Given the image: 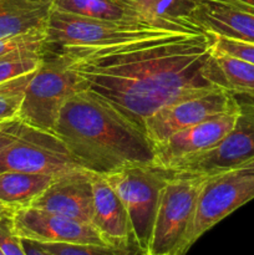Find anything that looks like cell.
Segmentation results:
<instances>
[{
	"label": "cell",
	"mask_w": 254,
	"mask_h": 255,
	"mask_svg": "<svg viewBox=\"0 0 254 255\" xmlns=\"http://www.w3.org/2000/svg\"><path fill=\"white\" fill-rule=\"evenodd\" d=\"M207 177L204 174L173 171L161 192L147 253L151 255L174 253L177 255L192 226L197 201Z\"/></svg>",
	"instance_id": "obj_6"
},
{
	"label": "cell",
	"mask_w": 254,
	"mask_h": 255,
	"mask_svg": "<svg viewBox=\"0 0 254 255\" xmlns=\"http://www.w3.org/2000/svg\"><path fill=\"white\" fill-rule=\"evenodd\" d=\"M32 74L24 75L0 84V124L17 119L24 100L25 89Z\"/></svg>",
	"instance_id": "obj_23"
},
{
	"label": "cell",
	"mask_w": 254,
	"mask_h": 255,
	"mask_svg": "<svg viewBox=\"0 0 254 255\" xmlns=\"http://www.w3.org/2000/svg\"><path fill=\"white\" fill-rule=\"evenodd\" d=\"M22 246H24L25 252H26L27 255H52L50 254L49 252L45 251L39 243L32 241H27V239H22Z\"/></svg>",
	"instance_id": "obj_28"
},
{
	"label": "cell",
	"mask_w": 254,
	"mask_h": 255,
	"mask_svg": "<svg viewBox=\"0 0 254 255\" xmlns=\"http://www.w3.org/2000/svg\"><path fill=\"white\" fill-rule=\"evenodd\" d=\"M241 104L222 114L214 115L199 124L176 132L158 144H154V163L168 168L176 162L213 148L236 125Z\"/></svg>",
	"instance_id": "obj_12"
},
{
	"label": "cell",
	"mask_w": 254,
	"mask_h": 255,
	"mask_svg": "<svg viewBox=\"0 0 254 255\" xmlns=\"http://www.w3.org/2000/svg\"><path fill=\"white\" fill-rule=\"evenodd\" d=\"M204 76L213 86L234 96L246 95L254 99V64L223 52L212 51L204 65Z\"/></svg>",
	"instance_id": "obj_17"
},
{
	"label": "cell",
	"mask_w": 254,
	"mask_h": 255,
	"mask_svg": "<svg viewBox=\"0 0 254 255\" xmlns=\"http://www.w3.org/2000/svg\"><path fill=\"white\" fill-rule=\"evenodd\" d=\"M56 134L82 168L109 174L133 163H154L143 129L90 90L75 92L62 106Z\"/></svg>",
	"instance_id": "obj_2"
},
{
	"label": "cell",
	"mask_w": 254,
	"mask_h": 255,
	"mask_svg": "<svg viewBox=\"0 0 254 255\" xmlns=\"http://www.w3.org/2000/svg\"><path fill=\"white\" fill-rule=\"evenodd\" d=\"M12 227L20 238L37 243L110 246L92 224L34 207L14 211Z\"/></svg>",
	"instance_id": "obj_11"
},
{
	"label": "cell",
	"mask_w": 254,
	"mask_h": 255,
	"mask_svg": "<svg viewBox=\"0 0 254 255\" xmlns=\"http://www.w3.org/2000/svg\"><path fill=\"white\" fill-rule=\"evenodd\" d=\"M139 255H151L149 253H147V252H141V254ZM164 255H176L174 253H169V254H164Z\"/></svg>",
	"instance_id": "obj_32"
},
{
	"label": "cell",
	"mask_w": 254,
	"mask_h": 255,
	"mask_svg": "<svg viewBox=\"0 0 254 255\" xmlns=\"http://www.w3.org/2000/svg\"><path fill=\"white\" fill-rule=\"evenodd\" d=\"M22 49H47L46 30L27 32L17 36L0 37V56Z\"/></svg>",
	"instance_id": "obj_24"
},
{
	"label": "cell",
	"mask_w": 254,
	"mask_h": 255,
	"mask_svg": "<svg viewBox=\"0 0 254 255\" xmlns=\"http://www.w3.org/2000/svg\"><path fill=\"white\" fill-rule=\"evenodd\" d=\"M94 213L91 224L110 246H125L134 241L126 207L104 174L92 172Z\"/></svg>",
	"instance_id": "obj_15"
},
{
	"label": "cell",
	"mask_w": 254,
	"mask_h": 255,
	"mask_svg": "<svg viewBox=\"0 0 254 255\" xmlns=\"http://www.w3.org/2000/svg\"><path fill=\"white\" fill-rule=\"evenodd\" d=\"M52 0H0V37L46 30Z\"/></svg>",
	"instance_id": "obj_18"
},
{
	"label": "cell",
	"mask_w": 254,
	"mask_h": 255,
	"mask_svg": "<svg viewBox=\"0 0 254 255\" xmlns=\"http://www.w3.org/2000/svg\"><path fill=\"white\" fill-rule=\"evenodd\" d=\"M52 4L54 9L70 14L124 24L161 27L144 12L136 0H52Z\"/></svg>",
	"instance_id": "obj_16"
},
{
	"label": "cell",
	"mask_w": 254,
	"mask_h": 255,
	"mask_svg": "<svg viewBox=\"0 0 254 255\" xmlns=\"http://www.w3.org/2000/svg\"><path fill=\"white\" fill-rule=\"evenodd\" d=\"M37 243V242H36ZM52 255H139L141 248L136 242L125 246H99V244L39 243Z\"/></svg>",
	"instance_id": "obj_22"
},
{
	"label": "cell",
	"mask_w": 254,
	"mask_h": 255,
	"mask_svg": "<svg viewBox=\"0 0 254 255\" xmlns=\"http://www.w3.org/2000/svg\"><path fill=\"white\" fill-rule=\"evenodd\" d=\"M30 207L91 224L94 213L92 172L79 167L57 174Z\"/></svg>",
	"instance_id": "obj_13"
},
{
	"label": "cell",
	"mask_w": 254,
	"mask_h": 255,
	"mask_svg": "<svg viewBox=\"0 0 254 255\" xmlns=\"http://www.w3.org/2000/svg\"><path fill=\"white\" fill-rule=\"evenodd\" d=\"M79 167L81 166L56 134L27 125H24L12 143L0 151V173L60 174Z\"/></svg>",
	"instance_id": "obj_8"
},
{
	"label": "cell",
	"mask_w": 254,
	"mask_h": 255,
	"mask_svg": "<svg viewBox=\"0 0 254 255\" xmlns=\"http://www.w3.org/2000/svg\"><path fill=\"white\" fill-rule=\"evenodd\" d=\"M224 1L231 2V4L246 10V11L254 14V0H224Z\"/></svg>",
	"instance_id": "obj_29"
},
{
	"label": "cell",
	"mask_w": 254,
	"mask_h": 255,
	"mask_svg": "<svg viewBox=\"0 0 254 255\" xmlns=\"http://www.w3.org/2000/svg\"><path fill=\"white\" fill-rule=\"evenodd\" d=\"M57 174L2 172L0 173V202L12 211L26 208L52 183Z\"/></svg>",
	"instance_id": "obj_19"
},
{
	"label": "cell",
	"mask_w": 254,
	"mask_h": 255,
	"mask_svg": "<svg viewBox=\"0 0 254 255\" xmlns=\"http://www.w3.org/2000/svg\"><path fill=\"white\" fill-rule=\"evenodd\" d=\"M24 125L19 119L0 124V151L15 141L21 133Z\"/></svg>",
	"instance_id": "obj_27"
},
{
	"label": "cell",
	"mask_w": 254,
	"mask_h": 255,
	"mask_svg": "<svg viewBox=\"0 0 254 255\" xmlns=\"http://www.w3.org/2000/svg\"><path fill=\"white\" fill-rule=\"evenodd\" d=\"M158 26L174 31H201L189 22L194 0H136Z\"/></svg>",
	"instance_id": "obj_20"
},
{
	"label": "cell",
	"mask_w": 254,
	"mask_h": 255,
	"mask_svg": "<svg viewBox=\"0 0 254 255\" xmlns=\"http://www.w3.org/2000/svg\"><path fill=\"white\" fill-rule=\"evenodd\" d=\"M173 171L156 163H133L104 174L126 207L141 251H148L161 192Z\"/></svg>",
	"instance_id": "obj_5"
},
{
	"label": "cell",
	"mask_w": 254,
	"mask_h": 255,
	"mask_svg": "<svg viewBox=\"0 0 254 255\" xmlns=\"http://www.w3.org/2000/svg\"><path fill=\"white\" fill-rule=\"evenodd\" d=\"M80 90L84 87L70 69L66 56L47 50L25 89L17 119L27 126L54 133L62 106Z\"/></svg>",
	"instance_id": "obj_3"
},
{
	"label": "cell",
	"mask_w": 254,
	"mask_h": 255,
	"mask_svg": "<svg viewBox=\"0 0 254 255\" xmlns=\"http://www.w3.org/2000/svg\"><path fill=\"white\" fill-rule=\"evenodd\" d=\"M238 171H242L244 172V173H248V174H254V159H252V161L247 162L246 164H243L241 168H238Z\"/></svg>",
	"instance_id": "obj_30"
},
{
	"label": "cell",
	"mask_w": 254,
	"mask_h": 255,
	"mask_svg": "<svg viewBox=\"0 0 254 255\" xmlns=\"http://www.w3.org/2000/svg\"><path fill=\"white\" fill-rule=\"evenodd\" d=\"M212 36H213V49L216 51L239 57V59L254 64V42L237 41V40L227 39V37L217 36V35H212Z\"/></svg>",
	"instance_id": "obj_25"
},
{
	"label": "cell",
	"mask_w": 254,
	"mask_h": 255,
	"mask_svg": "<svg viewBox=\"0 0 254 255\" xmlns=\"http://www.w3.org/2000/svg\"><path fill=\"white\" fill-rule=\"evenodd\" d=\"M239 104L241 112L236 125L219 143L208 151L176 162L168 169L211 176L238 169L254 159V102Z\"/></svg>",
	"instance_id": "obj_9"
},
{
	"label": "cell",
	"mask_w": 254,
	"mask_h": 255,
	"mask_svg": "<svg viewBox=\"0 0 254 255\" xmlns=\"http://www.w3.org/2000/svg\"><path fill=\"white\" fill-rule=\"evenodd\" d=\"M212 46L208 32L183 31L131 44L55 51L66 56L84 89L144 131V121L162 107L216 89L204 76Z\"/></svg>",
	"instance_id": "obj_1"
},
{
	"label": "cell",
	"mask_w": 254,
	"mask_h": 255,
	"mask_svg": "<svg viewBox=\"0 0 254 255\" xmlns=\"http://www.w3.org/2000/svg\"><path fill=\"white\" fill-rule=\"evenodd\" d=\"M0 255H5L4 253H2V251H1V249H0Z\"/></svg>",
	"instance_id": "obj_33"
},
{
	"label": "cell",
	"mask_w": 254,
	"mask_h": 255,
	"mask_svg": "<svg viewBox=\"0 0 254 255\" xmlns=\"http://www.w3.org/2000/svg\"><path fill=\"white\" fill-rule=\"evenodd\" d=\"M188 20L203 32L254 42V14L224 0H194Z\"/></svg>",
	"instance_id": "obj_14"
},
{
	"label": "cell",
	"mask_w": 254,
	"mask_h": 255,
	"mask_svg": "<svg viewBox=\"0 0 254 255\" xmlns=\"http://www.w3.org/2000/svg\"><path fill=\"white\" fill-rule=\"evenodd\" d=\"M0 249L5 255H27L12 227V214L0 219Z\"/></svg>",
	"instance_id": "obj_26"
},
{
	"label": "cell",
	"mask_w": 254,
	"mask_h": 255,
	"mask_svg": "<svg viewBox=\"0 0 254 255\" xmlns=\"http://www.w3.org/2000/svg\"><path fill=\"white\" fill-rule=\"evenodd\" d=\"M12 213H14V211H12V209H10L9 207H6L4 203H1V202H0V219L4 218V217H6V216H11Z\"/></svg>",
	"instance_id": "obj_31"
},
{
	"label": "cell",
	"mask_w": 254,
	"mask_h": 255,
	"mask_svg": "<svg viewBox=\"0 0 254 255\" xmlns=\"http://www.w3.org/2000/svg\"><path fill=\"white\" fill-rule=\"evenodd\" d=\"M254 199V174L234 169L207 177L193 222L177 255H184L206 232Z\"/></svg>",
	"instance_id": "obj_7"
},
{
	"label": "cell",
	"mask_w": 254,
	"mask_h": 255,
	"mask_svg": "<svg viewBox=\"0 0 254 255\" xmlns=\"http://www.w3.org/2000/svg\"><path fill=\"white\" fill-rule=\"evenodd\" d=\"M237 104L238 99L233 94L218 87L184 97L151 115L144 121V133L154 146L176 132L233 109Z\"/></svg>",
	"instance_id": "obj_10"
},
{
	"label": "cell",
	"mask_w": 254,
	"mask_h": 255,
	"mask_svg": "<svg viewBox=\"0 0 254 255\" xmlns=\"http://www.w3.org/2000/svg\"><path fill=\"white\" fill-rule=\"evenodd\" d=\"M46 52L47 49H22L0 56V84L36 71Z\"/></svg>",
	"instance_id": "obj_21"
},
{
	"label": "cell",
	"mask_w": 254,
	"mask_h": 255,
	"mask_svg": "<svg viewBox=\"0 0 254 255\" xmlns=\"http://www.w3.org/2000/svg\"><path fill=\"white\" fill-rule=\"evenodd\" d=\"M174 30L151 25L124 24L70 14L52 7L46 27L49 50L62 47H105L174 34Z\"/></svg>",
	"instance_id": "obj_4"
}]
</instances>
